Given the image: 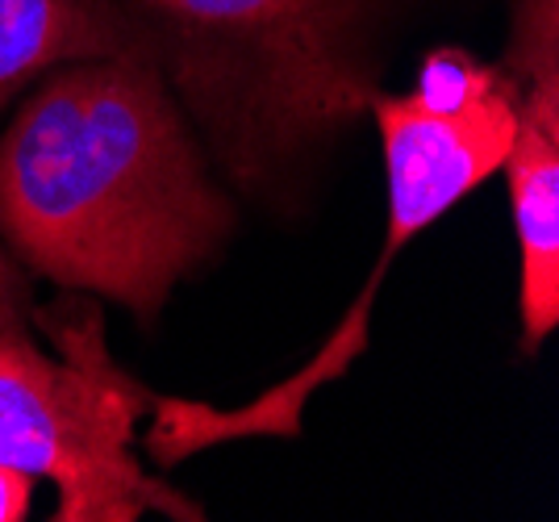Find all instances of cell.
I'll use <instances>...</instances> for the list:
<instances>
[{"mask_svg": "<svg viewBox=\"0 0 559 522\" xmlns=\"http://www.w3.org/2000/svg\"><path fill=\"white\" fill-rule=\"evenodd\" d=\"M155 68L251 197L368 114L384 0H121Z\"/></svg>", "mask_w": 559, "mask_h": 522, "instance_id": "cell-2", "label": "cell"}, {"mask_svg": "<svg viewBox=\"0 0 559 522\" xmlns=\"http://www.w3.org/2000/svg\"><path fill=\"white\" fill-rule=\"evenodd\" d=\"M34 506V476L0 464V522H22Z\"/></svg>", "mask_w": 559, "mask_h": 522, "instance_id": "cell-8", "label": "cell"}, {"mask_svg": "<svg viewBox=\"0 0 559 522\" xmlns=\"http://www.w3.org/2000/svg\"><path fill=\"white\" fill-rule=\"evenodd\" d=\"M59 347L50 359L25 327L0 334V464L50 481L59 522H134L146 510L205 519L197 501L139 464L134 427L151 393L105 347V318L84 297L29 309Z\"/></svg>", "mask_w": 559, "mask_h": 522, "instance_id": "cell-4", "label": "cell"}, {"mask_svg": "<svg viewBox=\"0 0 559 522\" xmlns=\"http://www.w3.org/2000/svg\"><path fill=\"white\" fill-rule=\"evenodd\" d=\"M230 230V201L151 63L59 68L0 139V235L13 260L114 297L142 322Z\"/></svg>", "mask_w": 559, "mask_h": 522, "instance_id": "cell-1", "label": "cell"}, {"mask_svg": "<svg viewBox=\"0 0 559 522\" xmlns=\"http://www.w3.org/2000/svg\"><path fill=\"white\" fill-rule=\"evenodd\" d=\"M501 68L518 88L506 176L522 256V347L538 352L559 322V0H518Z\"/></svg>", "mask_w": 559, "mask_h": 522, "instance_id": "cell-5", "label": "cell"}, {"mask_svg": "<svg viewBox=\"0 0 559 522\" xmlns=\"http://www.w3.org/2000/svg\"><path fill=\"white\" fill-rule=\"evenodd\" d=\"M93 59L155 68L146 25L121 0H0V109L34 80Z\"/></svg>", "mask_w": 559, "mask_h": 522, "instance_id": "cell-6", "label": "cell"}, {"mask_svg": "<svg viewBox=\"0 0 559 522\" xmlns=\"http://www.w3.org/2000/svg\"><path fill=\"white\" fill-rule=\"evenodd\" d=\"M29 285L9 247H0V334L29 322Z\"/></svg>", "mask_w": 559, "mask_h": 522, "instance_id": "cell-7", "label": "cell"}, {"mask_svg": "<svg viewBox=\"0 0 559 522\" xmlns=\"http://www.w3.org/2000/svg\"><path fill=\"white\" fill-rule=\"evenodd\" d=\"M368 109L380 126L384 171H389V230L376 256L368 285L350 301L347 318L330 331L318 356L293 377L263 389L234 410L151 398L146 448L159 464H180L188 455L247 435H301L309 398L347 372V364L372 334V306L393 260L439 217L476 192L492 171H501L518 130V88L501 63H480L460 47H439L421 59L414 93H372Z\"/></svg>", "mask_w": 559, "mask_h": 522, "instance_id": "cell-3", "label": "cell"}]
</instances>
